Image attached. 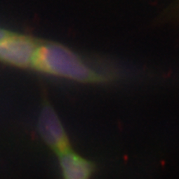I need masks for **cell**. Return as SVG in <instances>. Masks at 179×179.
<instances>
[{
  "mask_svg": "<svg viewBox=\"0 0 179 179\" xmlns=\"http://www.w3.org/2000/svg\"><path fill=\"white\" fill-rule=\"evenodd\" d=\"M63 179H91L94 165L70 149L58 154Z\"/></svg>",
  "mask_w": 179,
  "mask_h": 179,
  "instance_id": "cell-4",
  "label": "cell"
},
{
  "mask_svg": "<svg viewBox=\"0 0 179 179\" xmlns=\"http://www.w3.org/2000/svg\"><path fill=\"white\" fill-rule=\"evenodd\" d=\"M40 44L32 37L10 33L0 41V62L13 67H32Z\"/></svg>",
  "mask_w": 179,
  "mask_h": 179,
  "instance_id": "cell-2",
  "label": "cell"
},
{
  "mask_svg": "<svg viewBox=\"0 0 179 179\" xmlns=\"http://www.w3.org/2000/svg\"><path fill=\"white\" fill-rule=\"evenodd\" d=\"M38 131L44 142L56 154H62L71 148L60 119L47 102L41 108L38 119Z\"/></svg>",
  "mask_w": 179,
  "mask_h": 179,
  "instance_id": "cell-3",
  "label": "cell"
},
{
  "mask_svg": "<svg viewBox=\"0 0 179 179\" xmlns=\"http://www.w3.org/2000/svg\"><path fill=\"white\" fill-rule=\"evenodd\" d=\"M11 32H9L8 31H6L4 29H2L0 28V41H2L3 39H4L6 37H8Z\"/></svg>",
  "mask_w": 179,
  "mask_h": 179,
  "instance_id": "cell-6",
  "label": "cell"
},
{
  "mask_svg": "<svg viewBox=\"0 0 179 179\" xmlns=\"http://www.w3.org/2000/svg\"><path fill=\"white\" fill-rule=\"evenodd\" d=\"M32 67L43 73L81 83L102 84L116 79L114 72L98 71L79 54L56 42L40 44Z\"/></svg>",
  "mask_w": 179,
  "mask_h": 179,
  "instance_id": "cell-1",
  "label": "cell"
},
{
  "mask_svg": "<svg viewBox=\"0 0 179 179\" xmlns=\"http://www.w3.org/2000/svg\"><path fill=\"white\" fill-rule=\"evenodd\" d=\"M160 22H179V0H175L171 5L168 7L159 17Z\"/></svg>",
  "mask_w": 179,
  "mask_h": 179,
  "instance_id": "cell-5",
  "label": "cell"
}]
</instances>
